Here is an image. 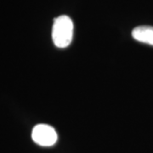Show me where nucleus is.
<instances>
[{
  "label": "nucleus",
  "instance_id": "obj_1",
  "mask_svg": "<svg viewBox=\"0 0 153 153\" xmlns=\"http://www.w3.org/2000/svg\"><path fill=\"white\" fill-rule=\"evenodd\" d=\"M73 36V23L67 16L55 18L52 28V39L56 47L66 48L70 45Z\"/></svg>",
  "mask_w": 153,
  "mask_h": 153
},
{
  "label": "nucleus",
  "instance_id": "obj_2",
  "mask_svg": "<svg viewBox=\"0 0 153 153\" xmlns=\"http://www.w3.org/2000/svg\"><path fill=\"white\" fill-rule=\"evenodd\" d=\"M33 141L42 146H51L57 141V134L55 128L47 124H38L33 129Z\"/></svg>",
  "mask_w": 153,
  "mask_h": 153
},
{
  "label": "nucleus",
  "instance_id": "obj_3",
  "mask_svg": "<svg viewBox=\"0 0 153 153\" xmlns=\"http://www.w3.org/2000/svg\"><path fill=\"white\" fill-rule=\"evenodd\" d=\"M132 36L138 42L153 45V27L140 26L132 32Z\"/></svg>",
  "mask_w": 153,
  "mask_h": 153
}]
</instances>
